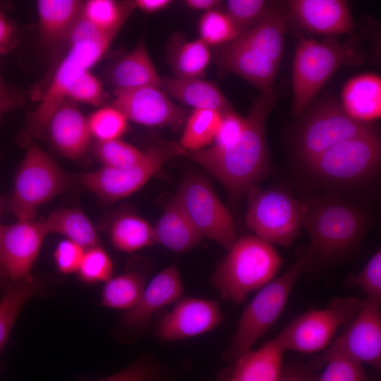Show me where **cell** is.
Masks as SVG:
<instances>
[{"mask_svg":"<svg viewBox=\"0 0 381 381\" xmlns=\"http://www.w3.org/2000/svg\"><path fill=\"white\" fill-rule=\"evenodd\" d=\"M274 105L260 94L244 117V129L234 145L226 148L210 145L200 150L186 151L183 155L203 167L224 186L234 207L251 187L258 186L272 173L265 125Z\"/></svg>","mask_w":381,"mask_h":381,"instance_id":"obj_1","label":"cell"},{"mask_svg":"<svg viewBox=\"0 0 381 381\" xmlns=\"http://www.w3.org/2000/svg\"><path fill=\"white\" fill-rule=\"evenodd\" d=\"M289 18L286 1H269L253 26L216 50L213 58L219 74L241 77L276 104L273 85L282 57Z\"/></svg>","mask_w":381,"mask_h":381,"instance_id":"obj_2","label":"cell"},{"mask_svg":"<svg viewBox=\"0 0 381 381\" xmlns=\"http://www.w3.org/2000/svg\"><path fill=\"white\" fill-rule=\"evenodd\" d=\"M303 226L310 237L309 264H332L344 258L361 243L370 228L368 212L338 194L306 196Z\"/></svg>","mask_w":381,"mask_h":381,"instance_id":"obj_3","label":"cell"},{"mask_svg":"<svg viewBox=\"0 0 381 381\" xmlns=\"http://www.w3.org/2000/svg\"><path fill=\"white\" fill-rule=\"evenodd\" d=\"M116 36L104 33L83 16L73 28L68 40V50L40 98L36 109L26 118L16 141L28 147L44 136L47 125L59 105L68 99L76 80L103 57Z\"/></svg>","mask_w":381,"mask_h":381,"instance_id":"obj_4","label":"cell"},{"mask_svg":"<svg viewBox=\"0 0 381 381\" xmlns=\"http://www.w3.org/2000/svg\"><path fill=\"white\" fill-rule=\"evenodd\" d=\"M365 54L355 36L344 42L327 37L322 41L301 38L296 47L292 69L291 114L301 116L333 73L341 66H356Z\"/></svg>","mask_w":381,"mask_h":381,"instance_id":"obj_5","label":"cell"},{"mask_svg":"<svg viewBox=\"0 0 381 381\" xmlns=\"http://www.w3.org/2000/svg\"><path fill=\"white\" fill-rule=\"evenodd\" d=\"M212 277L224 300L238 303L270 282L283 259L272 245L254 235L237 238Z\"/></svg>","mask_w":381,"mask_h":381,"instance_id":"obj_6","label":"cell"},{"mask_svg":"<svg viewBox=\"0 0 381 381\" xmlns=\"http://www.w3.org/2000/svg\"><path fill=\"white\" fill-rule=\"evenodd\" d=\"M381 141L375 131L338 143L302 167L330 193L367 184L380 167Z\"/></svg>","mask_w":381,"mask_h":381,"instance_id":"obj_7","label":"cell"},{"mask_svg":"<svg viewBox=\"0 0 381 381\" xmlns=\"http://www.w3.org/2000/svg\"><path fill=\"white\" fill-rule=\"evenodd\" d=\"M308 264V255L305 249L286 272L259 289L239 319L236 331L224 355L226 361L233 362L250 351L255 342L273 326Z\"/></svg>","mask_w":381,"mask_h":381,"instance_id":"obj_8","label":"cell"},{"mask_svg":"<svg viewBox=\"0 0 381 381\" xmlns=\"http://www.w3.org/2000/svg\"><path fill=\"white\" fill-rule=\"evenodd\" d=\"M70 183L71 178L58 163L33 143L16 171L6 205L18 220L34 219L41 207L66 191Z\"/></svg>","mask_w":381,"mask_h":381,"instance_id":"obj_9","label":"cell"},{"mask_svg":"<svg viewBox=\"0 0 381 381\" xmlns=\"http://www.w3.org/2000/svg\"><path fill=\"white\" fill-rule=\"evenodd\" d=\"M301 116L292 145L301 165L338 143L375 131L371 124L351 118L333 99H325Z\"/></svg>","mask_w":381,"mask_h":381,"instance_id":"obj_10","label":"cell"},{"mask_svg":"<svg viewBox=\"0 0 381 381\" xmlns=\"http://www.w3.org/2000/svg\"><path fill=\"white\" fill-rule=\"evenodd\" d=\"M364 300L336 297L322 309H310L296 317L276 337L284 351L314 353L324 351L341 327L358 313Z\"/></svg>","mask_w":381,"mask_h":381,"instance_id":"obj_11","label":"cell"},{"mask_svg":"<svg viewBox=\"0 0 381 381\" xmlns=\"http://www.w3.org/2000/svg\"><path fill=\"white\" fill-rule=\"evenodd\" d=\"M247 226L271 245L290 246L303 226L301 200L280 190L251 187L247 194Z\"/></svg>","mask_w":381,"mask_h":381,"instance_id":"obj_12","label":"cell"},{"mask_svg":"<svg viewBox=\"0 0 381 381\" xmlns=\"http://www.w3.org/2000/svg\"><path fill=\"white\" fill-rule=\"evenodd\" d=\"M179 143L161 142L145 152L138 164L127 169L102 168L78 176V180L98 199L111 203L128 197L142 188L169 159L183 156Z\"/></svg>","mask_w":381,"mask_h":381,"instance_id":"obj_13","label":"cell"},{"mask_svg":"<svg viewBox=\"0 0 381 381\" xmlns=\"http://www.w3.org/2000/svg\"><path fill=\"white\" fill-rule=\"evenodd\" d=\"M174 198L202 238L230 249L237 239L235 222L207 179L200 175L189 176Z\"/></svg>","mask_w":381,"mask_h":381,"instance_id":"obj_14","label":"cell"},{"mask_svg":"<svg viewBox=\"0 0 381 381\" xmlns=\"http://www.w3.org/2000/svg\"><path fill=\"white\" fill-rule=\"evenodd\" d=\"M381 303L364 300L356 316L322 353L313 359L316 367L330 358L343 357L360 364L381 368Z\"/></svg>","mask_w":381,"mask_h":381,"instance_id":"obj_15","label":"cell"},{"mask_svg":"<svg viewBox=\"0 0 381 381\" xmlns=\"http://www.w3.org/2000/svg\"><path fill=\"white\" fill-rule=\"evenodd\" d=\"M43 220H18L0 228V263L11 284L32 277L31 270L48 234Z\"/></svg>","mask_w":381,"mask_h":381,"instance_id":"obj_16","label":"cell"},{"mask_svg":"<svg viewBox=\"0 0 381 381\" xmlns=\"http://www.w3.org/2000/svg\"><path fill=\"white\" fill-rule=\"evenodd\" d=\"M111 105L128 121L150 127H169L174 131L183 128L189 112L176 104L159 87L148 86L114 92Z\"/></svg>","mask_w":381,"mask_h":381,"instance_id":"obj_17","label":"cell"},{"mask_svg":"<svg viewBox=\"0 0 381 381\" xmlns=\"http://www.w3.org/2000/svg\"><path fill=\"white\" fill-rule=\"evenodd\" d=\"M224 318L218 301L181 296L159 322L157 334L166 341L183 340L212 330Z\"/></svg>","mask_w":381,"mask_h":381,"instance_id":"obj_18","label":"cell"},{"mask_svg":"<svg viewBox=\"0 0 381 381\" xmlns=\"http://www.w3.org/2000/svg\"><path fill=\"white\" fill-rule=\"evenodd\" d=\"M289 16L306 30L332 37L350 33L355 24L346 1L289 0Z\"/></svg>","mask_w":381,"mask_h":381,"instance_id":"obj_19","label":"cell"},{"mask_svg":"<svg viewBox=\"0 0 381 381\" xmlns=\"http://www.w3.org/2000/svg\"><path fill=\"white\" fill-rule=\"evenodd\" d=\"M44 135L59 154L71 159H80L86 154L92 138L87 117L77 103L70 99L55 110Z\"/></svg>","mask_w":381,"mask_h":381,"instance_id":"obj_20","label":"cell"},{"mask_svg":"<svg viewBox=\"0 0 381 381\" xmlns=\"http://www.w3.org/2000/svg\"><path fill=\"white\" fill-rule=\"evenodd\" d=\"M183 292V286L177 266L172 264L158 273L147 284L138 303L127 311L123 322L129 327H145L155 313L175 303Z\"/></svg>","mask_w":381,"mask_h":381,"instance_id":"obj_21","label":"cell"},{"mask_svg":"<svg viewBox=\"0 0 381 381\" xmlns=\"http://www.w3.org/2000/svg\"><path fill=\"white\" fill-rule=\"evenodd\" d=\"M284 352L274 337L234 361L220 381H279Z\"/></svg>","mask_w":381,"mask_h":381,"instance_id":"obj_22","label":"cell"},{"mask_svg":"<svg viewBox=\"0 0 381 381\" xmlns=\"http://www.w3.org/2000/svg\"><path fill=\"white\" fill-rule=\"evenodd\" d=\"M114 92L144 87L162 86V80L149 56L145 37L135 47L114 62L107 72Z\"/></svg>","mask_w":381,"mask_h":381,"instance_id":"obj_23","label":"cell"},{"mask_svg":"<svg viewBox=\"0 0 381 381\" xmlns=\"http://www.w3.org/2000/svg\"><path fill=\"white\" fill-rule=\"evenodd\" d=\"M83 1L78 0H39L40 38L44 47H52L67 41L82 16Z\"/></svg>","mask_w":381,"mask_h":381,"instance_id":"obj_24","label":"cell"},{"mask_svg":"<svg viewBox=\"0 0 381 381\" xmlns=\"http://www.w3.org/2000/svg\"><path fill=\"white\" fill-rule=\"evenodd\" d=\"M162 89L169 97L193 109L213 110L221 114L234 109L218 85L198 78H164Z\"/></svg>","mask_w":381,"mask_h":381,"instance_id":"obj_25","label":"cell"},{"mask_svg":"<svg viewBox=\"0 0 381 381\" xmlns=\"http://www.w3.org/2000/svg\"><path fill=\"white\" fill-rule=\"evenodd\" d=\"M341 107L353 119L369 123L381 116V78L375 73H364L351 78L344 85Z\"/></svg>","mask_w":381,"mask_h":381,"instance_id":"obj_26","label":"cell"},{"mask_svg":"<svg viewBox=\"0 0 381 381\" xmlns=\"http://www.w3.org/2000/svg\"><path fill=\"white\" fill-rule=\"evenodd\" d=\"M152 226L154 242L178 253L190 250L202 238L174 198Z\"/></svg>","mask_w":381,"mask_h":381,"instance_id":"obj_27","label":"cell"},{"mask_svg":"<svg viewBox=\"0 0 381 381\" xmlns=\"http://www.w3.org/2000/svg\"><path fill=\"white\" fill-rule=\"evenodd\" d=\"M42 220L49 234H60L85 250L102 246L94 225L80 207L59 208Z\"/></svg>","mask_w":381,"mask_h":381,"instance_id":"obj_28","label":"cell"},{"mask_svg":"<svg viewBox=\"0 0 381 381\" xmlns=\"http://www.w3.org/2000/svg\"><path fill=\"white\" fill-rule=\"evenodd\" d=\"M167 59L174 77L198 78L209 66L212 54L210 47L199 38L188 41L177 35L169 42Z\"/></svg>","mask_w":381,"mask_h":381,"instance_id":"obj_29","label":"cell"},{"mask_svg":"<svg viewBox=\"0 0 381 381\" xmlns=\"http://www.w3.org/2000/svg\"><path fill=\"white\" fill-rule=\"evenodd\" d=\"M146 286V277L138 270H129L111 277L102 289L101 304L128 311L138 303Z\"/></svg>","mask_w":381,"mask_h":381,"instance_id":"obj_30","label":"cell"},{"mask_svg":"<svg viewBox=\"0 0 381 381\" xmlns=\"http://www.w3.org/2000/svg\"><path fill=\"white\" fill-rule=\"evenodd\" d=\"M109 234L113 246L125 253H133L155 243L152 226L142 217L129 213L115 217Z\"/></svg>","mask_w":381,"mask_h":381,"instance_id":"obj_31","label":"cell"},{"mask_svg":"<svg viewBox=\"0 0 381 381\" xmlns=\"http://www.w3.org/2000/svg\"><path fill=\"white\" fill-rule=\"evenodd\" d=\"M135 8L134 1L90 0L83 2L82 16L100 31L116 36Z\"/></svg>","mask_w":381,"mask_h":381,"instance_id":"obj_32","label":"cell"},{"mask_svg":"<svg viewBox=\"0 0 381 381\" xmlns=\"http://www.w3.org/2000/svg\"><path fill=\"white\" fill-rule=\"evenodd\" d=\"M222 114L208 109H193L186 119L179 144L186 151L202 150L214 143Z\"/></svg>","mask_w":381,"mask_h":381,"instance_id":"obj_33","label":"cell"},{"mask_svg":"<svg viewBox=\"0 0 381 381\" xmlns=\"http://www.w3.org/2000/svg\"><path fill=\"white\" fill-rule=\"evenodd\" d=\"M38 288L37 282L32 277L11 284L4 292L0 300V356L19 313Z\"/></svg>","mask_w":381,"mask_h":381,"instance_id":"obj_34","label":"cell"},{"mask_svg":"<svg viewBox=\"0 0 381 381\" xmlns=\"http://www.w3.org/2000/svg\"><path fill=\"white\" fill-rule=\"evenodd\" d=\"M92 151L102 167L112 169L134 167L145 157V152L121 139L95 141Z\"/></svg>","mask_w":381,"mask_h":381,"instance_id":"obj_35","label":"cell"},{"mask_svg":"<svg viewBox=\"0 0 381 381\" xmlns=\"http://www.w3.org/2000/svg\"><path fill=\"white\" fill-rule=\"evenodd\" d=\"M87 119L91 137L95 141L120 139L128 129V120L126 116L111 104L99 108Z\"/></svg>","mask_w":381,"mask_h":381,"instance_id":"obj_36","label":"cell"},{"mask_svg":"<svg viewBox=\"0 0 381 381\" xmlns=\"http://www.w3.org/2000/svg\"><path fill=\"white\" fill-rule=\"evenodd\" d=\"M200 37L208 47H220L240 35V33L226 13L219 10L205 12L198 23Z\"/></svg>","mask_w":381,"mask_h":381,"instance_id":"obj_37","label":"cell"},{"mask_svg":"<svg viewBox=\"0 0 381 381\" xmlns=\"http://www.w3.org/2000/svg\"><path fill=\"white\" fill-rule=\"evenodd\" d=\"M77 272L87 284L107 282L112 277V261L102 246L92 247L85 250Z\"/></svg>","mask_w":381,"mask_h":381,"instance_id":"obj_38","label":"cell"},{"mask_svg":"<svg viewBox=\"0 0 381 381\" xmlns=\"http://www.w3.org/2000/svg\"><path fill=\"white\" fill-rule=\"evenodd\" d=\"M349 287L359 288L366 299L381 303V252L378 250L357 274H351L345 279Z\"/></svg>","mask_w":381,"mask_h":381,"instance_id":"obj_39","label":"cell"},{"mask_svg":"<svg viewBox=\"0 0 381 381\" xmlns=\"http://www.w3.org/2000/svg\"><path fill=\"white\" fill-rule=\"evenodd\" d=\"M268 3L265 0H229L226 1V13L241 35L262 17Z\"/></svg>","mask_w":381,"mask_h":381,"instance_id":"obj_40","label":"cell"},{"mask_svg":"<svg viewBox=\"0 0 381 381\" xmlns=\"http://www.w3.org/2000/svg\"><path fill=\"white\" fill-rule=\"evenodd\" d=\"M320 375L313 381H368V377L360 364L343 357H334L325 365Z\"/></svg>","mask_w":381,"mask_h":381,"instance_id":"obj_41","label":"cell"},{"mask_svg":"<svg viewBox=\"0 0 381 381\" xmlns=\"http://www.w3.org/2000/svg\"><path fill=\"white\" fill-rule=\"evenodd\" d=\"M106 97L100 80L90 71L83 73L73 85L68 99L92 106L104 103Z\"/></svg>","mask_w":381,"mask_h":381,"instance_id":"obj_42","label":"cell"},{"mask_svg":"<svg viewBox=\"0 0 381 381\" xmlns=\"http://www.w3.org/2000/svg\"><path fill=\"white\" fill-rule=\"evenodd\" d=\"M244 126V117L239 115L234 109L223 113L212 145L219 148H226L234 145L240 138Z\"/></svg>","mask_w":381,"mask_h":381,"instance_id":"obj_43","label":"cell"},{"mask_svg":"<svg viewBox=\"0 0 381 381\" xmlns=\"http://www.w3.org/2000/svg\"><path fill=\"white\" fill-rule=\"evenodd\" d=\"M160 370L150 360L140 358L123 370L97 381H159Z\"/></svg>","mask_w":381,"mask_h":381,"instance_id":"obj_44","label":"cell"},{"mask_svg":"<svg viewBox=\"0 0 381 381\" xmlns=\"http://www.w3.org/2000/svg\"><path fill=\"white\" fill-rule=\"evenodd\" d=\"M84 251V248L71 241L65 238L60 241L54 251L58 270L63 274L77 272Z\"/></svg>","mask_w":381,"mask_h":381,"instance_id":"obj_45","label":"cell"},{"mask_svg":"<svg viewBox=\"0 0 381 381\" xmlns=\"http://www.w3.org/2000/svg\"><path fill=\"white\" fill-rule=\"evenodd\" d=\"M18 42V31L13 23L0 11V55L8 54Z\"/></svg>","mask_w":381,"mask_h":381,"instance_id":"obj_46","label":"cell"},{"mask_svg":"<svg viewBox=\"0 0 381 381\" xmlns=\"http://www.w3.org/2000/svg\"><path fill=\"white\" fill-rule=\"evenodd\" d=\"M314 378L308 367L292 363L284 365L279 381H313Z\"/></svg>","mask_w":381,"mask_h":381,"instance_id":"obj_47","label":"cell"},{"mask_svg":"<svg viewBox=\"0 0 381 381\" xmlns=\"http://www.w3.org/2000/svg\"><path fill=\"white\" fill-rule=\"evenodd\" d=\"M24 99L23 94L14 88L0 92V121L4 114L20 107L24 103Z\"/></svg>","mask_w":381,"mask_h":381,"instance_id":"obj_48","label":"cell"},{"mask_svg":"<svg viewBox=\"0 0 381 381\" xmlns=\"http://www.w3.org/2000/svg\"><path fill=\"white\" fill-rule=\"evenodd\" d=\"M135 8L145 13H155L161 11L169 6L172 1L171 0H135L134 1Z\"/></svg>","mask_w":381,"mask_h":381,"instance_id":"obj_49","label":"cell"},{"mask_svg":"<svg viewBox=\"0 0 381 381\" xmlns=\"http://www.w3.org/2000/svg\"><path fill=\"white\" fill-rule=\"evenodd\" d=\"M184 4L190 9L207 12L217 10L222 1L219 0H186Z\"/></svg>","mask_w":381,"mask_h":381,"instance_id":"obj_50","label":"cell"},{"mask_svg":"<svg viewBox=\"0 0 381 381\" xmlns=\"http://www.w3.org/2000/svg\"><path fill=\"white\" fill-rule=\"evenodd\" d=\"M6 205V200L4 196L0 195V219L3 208ZM1 224H0V228ZM11 284L5 274L0 263V290L6 291Z\"/></svg>","mask_w":381,"mask_h":381,"instance_id":"obj_51","label":"cell"},{"mask_svg":"<svg viewBox=\"0 0 381 381\" xmlns=\"http://www.w3.org/2000/svg\"><path fill=\"white\" fill-rule=\"evenodd\" d=\"M11 89L12 87H10L9 86L6 85L0 72V92H8L11 90Z\"/></svg>","mask_w":381,"mask_h":381,"instance_id":"obj_52","label":"cell"}]
</instances>
